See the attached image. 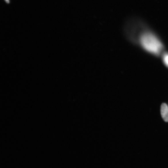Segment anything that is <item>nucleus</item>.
Wrapping results in <instances>:
<instances>
[{
  "instance_id": "nucleus-4",
  "label": "nucleus",
  "mask_w": 168,
  "mask_h": 168,
  "mask_svg": "<svg viewBox=\"0 0 168 168\" xmlns=\"http://www.w3.org/2000/svg\"><path fill=\"white\" fill-rule=\"evenodd\" d=\"M5 1L7 3H9V0H5Z\"/></svg>"
},
{
  "instance_id": "nucleus-2",
  "label": "nucleus",
  "mask_w": 168,
  "mask_h": 168,
  "mask_svg": "<svg viewBox=\"0 0 168 168\" xmlns=\"http://www.w3.org/2000/svg\"><path fill=\"white\" fill-rule=\"evenodd\" d=\"M161 114L164 121L168 122V107L165 103H163L161 107Z\"/></svg>"
},
{
  "instance_id": "nucleus-1",
  "label": "nucleus",
  "mask_w": 168,
  "mask_h": 168,
  "mask_svg": "<svg viewBox=\"0 0 168 168\" xmlns=\"http://www.w3.org/2000/svg\"><path fill=\"white\" fill-rule=\"evenodd\" d=\"M141 44L148 52L159 55L163 49L162 43L154 35L149 33H145L142 35L140 38Z\"/></svg>"
},
{
  "instance_id": "nucleus-3",
  "label": "nucleus",
  "mask_w": 168,
  "mask_h": 168,
  "mask_svg": "<svg viewBox=\"0 0 168 168\" xmlns=\"http://www.w3.org/2000/svg\"><path fill=\"white\" fill-rule=\"evenodd\" d=\"M164 62L167 66L168 67V53L164 54L163 57Z\"/></svg>"
}]
</instances>
